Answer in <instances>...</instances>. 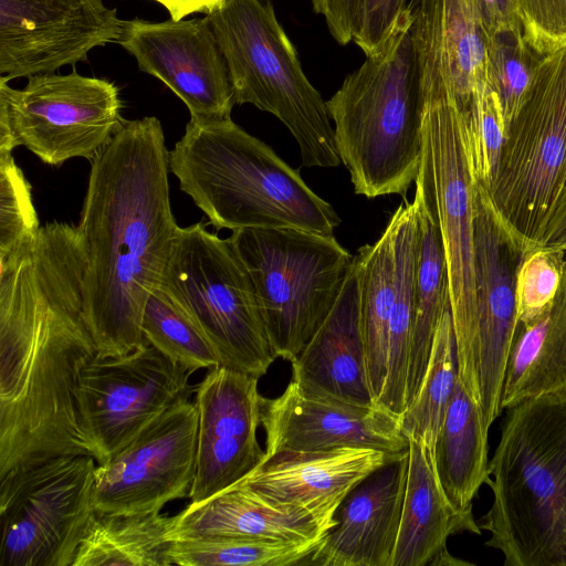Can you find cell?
Listing matches in <instances>:
<instances>
[{
	"label": "cell",
	"mask_w": 566,
	"mask_h": 566,
	"mask_svg": "<svg viewBox=\"0 0 566 566\" xmlns=\"http://www.w3.org/2000/svg\"><path fill=\"white\" fill-rule=\"evenodd\" d=\"M401 453L357 447L280 453L262 462L239 482L274 504L308 512L328 533L336 525L335 513L347 494Z\"/></svg>",
	"instance_id": "44dd1931"
},
{
	"label": "cell",
	"mask_w": 566,
	"mask_h": 566,
	"mask_svg": "<svg viewBox=\"0 0 566 566\" xmlns=\"http://www.w3.org/2000/svg\"><path fill=\"white\" fill-rule=\"evenodd\" d=\"M95 459L57 455L0 478V566H72L94 512Z\"/></svg>",
	"instance_id": "8fae6325"
},
{
	"label": "cell",
	"mask_w": 566,
	"mask_h": 566,
	"mask_svg": "<svg viewBox=\"0 0 566 566\" xmlns=\"http://www.w3.org/2000/svg\"><path fill=\"white\" fill-rule=\"evenodd\" d=\"M124 20L104 0H0V77L54 73L118 41Z\"/></svg>",
	"instance_id": "9a60e30c"
},
{
	"label": "cell",
	"mask_w": 566,
	"mask_h": 566,
	"mask_svg": "<svg viewBox=\"0 0 566 566\" xmlns=\"http://www.w3.org/2000/svg\"><path fill=\"white\" fill-rule=\"evenodd\" d=\"M177 515L94 510L72 566H169Z\"/></svg>",
	"instance_id": "f546056e"
},
{
	"label": "cell",
	"mask_w": 566,
	"mask_h": 566,
	"mask_svg": "<svg viewBox=\"0 0 566 566\" xmlns=\"http://www.w3.org/2000/svg\"><path fill=\"white\" fill-rule=\"evenodd\" d=\"M259 378L216 366L195 389L198 410L196 474L190 503H199L238 483L265 457L256 431L263 397Z\"/></svg>",
	"instance_id": "ac0fdd59"
},
{
	"label": "cell",
	"mask_w": 566,
	"mask_h": 566,
	"mask_svg": "<svg viewBox=\"0 0 566 566\" xmlns=\"http://www.w3.org/2000/svg\"><path fill=\"white\" fill-rule=\"evenodd\" d=\"M40 228L29 181L12 153L0 151V254L33 241Z\"/></svg>",
	"instance_id": "8d00e7d4"
},
{
	"label": "cell",
	"mask_w": 566,
	"mask_h": 566,
	"mask_svg": "<svg viewBox=\"0 0 566 566\" xmlns=\"http://www.w3.org/2000/svg\"><path fill=\"white\" fill-rule=\"evenodd\" d=\"M524 251L474 185V268L480 405L490 428L502 412L505 373L517 328L515 279Z\"/></svg>",
	"instance_id": "e0dca14e"
},
{
	"label": "cell",
	"mask_w": 566,
	"mask_h": 566,
	"mask_svg": "<svg viewBox=\"0 0 566 566\" xmlns=\"http://www.w3.org/2000/svg\"><path fill=\"white\" fill-rule=\"evenodd\" d=\"M479 520L505 566H566V391L507 409Z\"/></svg>",
	"instance_id": "277c9868"
},
{
	"label": "cell",
	"mask_w": 566,
	"mask_h": 566,
	"mask_svg": "<svg viewBox=\"0 0 566 566\" xmlns=\"http://www.w3.org/2000/svg\"><path fill=\"white\" fill-rule=\"evenodd\" d=\"M480 534L473 514L455 512L440 485L431 450L409 439V462L398 535L390 566H426L443 549L450 535Z\"/></svg>",
	"instance_id": "d4e9b609"
},
{
	"label": "cell",
	"mask_w": 566,
	"mask_h": 566,
	"mask_svg": "<svg viewBox=\"0 0 566 566\" xmlns=\"http://www.w3.org/2000/svg\"><path fill=\"white\" fill-rule=\"evenodd\" d=\"M206 18L227 64L234 103L280 119L295 138L304 166H338L326 102L303 71L272 1L222 0Z\"/></svg>",
	"instance_id": "8992f818"
},
{
	"label": "cell",
	"mask_w": 566,
	"mask_h": 566,
	"mask_svg": "<svg viewBox=\"0 0 566 566\" xmlns=\"http://www.w3.org/2000/svg\"><path fill=\"white\" fill-rule=\"evenodd\" d=\"M409 450L360 481L335 513L336 525L306 565L390 566L405 496Z\"/></svg>",
	"instance_id": "7402d4cb"
},
{
	"label": "cell",
	"mask_w": 566,
	"mask_h": 566,
	"mask_svg": "<svg viewBox=\"0 0 566 566\" xmlns=\"http://www.w3.org/2000/svg\"><path fill=\"white\" fill-rule=\"evenodd\" d=\"M191 373L146 343L119 356H94L78 371L77 421L97 464L111 460L195 389Z\"/></svg>",
	"instance_id": "4fadbf2b"
},
{
	"label": "cell",
	"mask_w": 566,
	"mask_h": 566,
	"mask_svg": "<svg viewBox=\"0 0 566 566\" xmlns=\"http://www.w3.org/2000/svg\"><path fill=\"white\" fill-rule=\"evenodd\" d=\"M264 461L280 453L345 447L390 454L409 450L399 417L379 406H357L306 394L294 380L273 399H262ZM263 461V462H264Z\"/></svg>",
	"instance_id": "d6986e66"
},
{
	"label": "cell",
	"mask_w": 566,
	"mask_h": 566,
	"mask_svg": "<svg viewBox=\"0 0 566 566\" xmlns=\"http://www.w3.org/2000/svg\"><path fill=\"white\" fill-rule=\"evenodd\" d=\"M312 515L274 504L238 482L177 514L171 541L200 536H237L285 542H322L326 536Z\"/></svg>",
	"instance_id": "cb8c5ba5"
},
{
	"label": "cell",
	"mask_w": 566,
	"mask_h": 566,
	"mask_svg": "<svg viewBox=\"0 0 566 566\" xmlns=\"http://www.w3.org/2000/svg\"><path fill=\"white\" fill-rule=\"evenodd\" d=\"M255 287L276 357L298 356L332 310L354 256L333 234L249 228L228 238Z\"/></svg>",
	"instance_id": "ba28073f"
},
{
	"label": "cell",
	"mask_w": 566,
	"mask_h": 566,
	"mask_svg": "<svg viewBox=\"0 0 566 566\" xmlns=\"http://www.w3.org/2000/svg\"><path fill=\"white\" fill-rule=\"evenodd\" d=\"M458 378L457 342L449 306L437 327L421 385L399 417L401 431L408 440H420L434 453L437 437Z\"/></svg>",
	"instance_id": "1f68e13d"
},
{
	"label": "cell",
	"mask_w": 566,
	"mask_h": 566,
	"mask_svg": "<svg viewBox=\"0 0 566 566\" xmlns=\"http://www.w3.org/2000/svg\"><path fill=\"white\" fill-rule=\"evenodd\" d=\"M360 324L373 399L377 406L385 385L389 326L395 300L391 234L388 227L374 244L359 248Z\"/></svg>",
	"instance_id": "4dcf8cb0"
},
{
	"label": "cell",
	"mask_w": 566,
	"mask_h": 566,
	"mask_svg": "<svg viewBox=\"0 0 566 566\" xmlns=\"http://www.w3.org/2000/svg\"><path fill=\"white\" fill-rule=\"evenodd\" d=\"M525 41L546 56L566 48V0H516Z\"/></svg>",
	"instance_id": "f35d334b"
},
{
	"label": "cell",
	"mask_w": 566,
	"mask_h": 566,
	"mask_svg": "<svg viewBox=\"0 0 566 566\" xmlns=\"http://www.w3.org/2000/svg\"><path fill=\"white\" fill-rule=\"evenodd\" d=\"M168 154L160 120L146 116L125 120L91 161L76 229L85 256L84 316L96 356L148 343L144 308L160 286L179 229Z\"/></svg>",
	"instance_id": "7a4b0ae2"
},
{
	"label": "cell",
	"mask_w": 566,
	"mask_h": 566,
	"mask_svg": "<svg viewBox=\"0 0 566 566\" xmlns=\"http://www.w3.org/2000/svg\"><path fill=\"white\" fill-rule=\"evenodd\" d=\"M387 227L394 253L395 300L389 326L387 373L377 406L400 417L406 409V385L415 316V281L419 245L417 203L405 202Z\"/></svg>",
	"instance_id": "83f0119b"
},
{
	"label": "cell",
	"mask_w": 566,
	"mask_h": 566,
	"mask_svg": "<svg viewBox=\"0 0 566 566\" xmlns=\"http://www.w3.org/2000/svg\"><path fill=\"white\" fill-rule=\"evenodd\" d=\"M408 6L409 0H359L352 42L365 55L377 52Z\"/></svg>",
	"instance_id": "ab89813d"
},
{
	"label": "cell",
	"mask_w": 566,
	"mask_h": 566,
	"mask_svg": "<svg viewBox=\"0 0 566 566\" xmlns=\"http://www.w3.org/2000/svg\"><path fill=\"white\" fill-rule=\"evenodd\" d=\"M292 364L306 394L374 406L360 324V269L356 255L326 318Z\"/></svg>",
	"instance_id": "603a6c76"
},
{
	"label": "cell",
	"mask_w": 566,
	"mask_h": 566,
	"mask_svg": "<svg viewBox=\"0 0 566 566\" xmlns=\"http://www.w3.org/2000/svg\"><path fill=\"white\" fill-rule=\"evenodd\" d=\"M419 245L415 281V316L406 408L423 379L439 322L450 305L449 276L440 229L432 208L416 188Z\"/></svg>",
	"instance_id": "f1b7e54d"
},
{
	"label": "cell",
	"mask_w": 566,
	"mask_h": 566,
	"mask_svg": "<svg viewBox=\"0 0 566 566\" xmlns=\"http://www.w3.org/2000/svg\"><path fill=\"white\" fill-rule=\"evenodd\" d=\"M117 43L135 57L142 72L161 81L185 103L191 120L231 117L233 90L207 18L124 20Z\"/></svg>",
	"instance_id": "2e32d148"
},
{
	"label": "cell",
	"mask_w": 566,
	"mask_h": 566,
	"mask_svg": "<svg viewBox=\"0 0 566 566\" xmlns=\"http://www.w3.org/2000/svg\"><path fill=\"white\" fill-rule=\"evenodd\" d=\"M535 248L566 251V182L546 214L532 249Z\"/></svg>",
	"instance_id": "60d3db41"
},
{
	"label": "cell",
	"mask_w": 566,
	"mask_h": 566,
	"mask_svg": "<svg viewBox=\"0 0 566 566\" xmlns=\"http://www.w3.org/2000/svg\"><path fill=\"white\" fill-rule=\"evenodd\" d=\"M168 160L180 189L216 229L295 228L333 234L342 222L297 170L231 117L190 119Z\"/></svg>",
	"instance_id": "3957f363"
},
{
	"label": "cell",
	"mask_w": 566,
	"mask_h": 566,
	"mask_svg": "<svg viewBox=\"0 0 566 566\" xmlns=\"http://www.w3.org/2000/svg\"><path fill=\"white\" fill-rule=\"evenodd\" d=\"M322 542L296 543L237 536L180 538L171 541L167 560L169 566L304 565Z\"/></svg>",
	"instance_id": "d6a6232c"
},
{
	"label": "cell",
	"mask_w": 566,
	"mask_h": 566,
	"mask_svg": "<svg viewBox=\"0 0 566 566\" xmlns=\"http://www.w3.org/2000/svg\"><path fill=\"white\" fill-rule=\"evenodd\" d=\"M422 156L415 181L436 216L446 253L459 379L480 403L474 268V185L461 112L446 94H422Z\"/></svg>",
	"instance_id": "9c48e42d"
},
{
	"label": "cell",
	"mask_w": 566,
	"mask_h": 566,
	"mask_svg": "<svg viewBox=\"0 0 566 566\" xmlns=\"http://www.w3.org/2000/svg\"><path fill=\"white\" fill-rule=\"evenodd\" d=\"M167 9L170 18L181 20L192 13L210 12L222 0H154Z\"/></svg>",
	"instance_id": "7bdbcfd3"
},
{
	"label": "cell",
	"mask_w": 566,
	"mask_h": 566,
	"mask_svg": "<svg viewBox=\"0 0 566 566\" xmlns=\"http://www.w3.org/2000/svg\"><path fill=\"white\" fill-rule=\"evenodd\" d=\"M84 272L77 229L65 222L0 255V478L57 455H91L74 398L80 369L96 355Z\"/></svg>",
	"instance_id": "6da1fadb"
},
{
	"label": "cell",
	"mask_w": 566,
	"mask_h": 566,
	"mask_svg": "<svg viewBox=\"0 0 566 566\" xmlns=\"http://www.w3.org/2000/svg\"><path fill=\"white\" fill-rule=\"evenodd\" d=\"M543 57L525 41L522 27L488 36L486 82L500 101L506 132L525 101Z\"/></svg>",
	"instance_id": "e575fe53"
},
{
	"label": "cell",
	"mask_w": 566,
	"mask_h": 566,
	"mask_svg": "<svg viewBox=\"0 0 566 566\" xmlns=\"http://www.w3.org/2000/svg\"><path fill=\"white\" fill-rule=\"evenodd\" d=\"M159 287L207 339L219 366L266 374L276 355L252 279L228 238L201 222L179 227Z\"/></svg>",
	"instance_id": "52a82bcc"
},
{
	"label": "cell",
	"mask_w": 566,
	"mask_h": 566,
	"mask_svg": "<svg viewBox=\"0 0 566 566\" xmlns=\"http://www.w3.org/2000/svg\"><path fill=\"white\" fill-rule=\"evenodd\" d=\"M566 182V48L543 57L506 132L488 192L499 220L524 254L533 248Z\"/></svg>",
	"instance_id": "30bf717a"
},
{
	"label": "cell",
	"mask_w": 566,
	"mask_h": 566,
	"mask_svg": "<svg viewBox=\"0 0 566 566\" xmlns=\"http://www.w3.org/2000/svg\"><path fill=\"white\" fill-rule=\"evenodd\" d=\"M117 86L107 80L44 73L17 90L0 77V151L23 146L46 165L93 160L123 126Z\"/></svg>",
	"instance_id": "7c38bea8"
},
{
	"label": "cell",
	"mask_w": 566,
	"mask_h": 566,
	"mask_svg": "<svg viewBox=\"0 0 566 566\" xmlns=\"http://www.w3.org/2000/svg\"><path fill=\"white\" fill-rule=\"evenodd\" d=\"M488 36L522 27L516 0H475Z\"/></svg>",
	"instance_id": "b9f144b4"
},
{
	"label": "cell",
	"mask_w": 566,
	"mask_h": 566,
	"mask_svg": "<svg viewBox=\"0 0 566 566\" xmlns=\"http://www.w3.org/2000/svg\"><path fill=\"white\" fill-rule=\"evenodd\" d=\"M326 107L355 193L405 195L420 169L424 108L409 6Z\"/></svg>",
	"instance_id": "5b68a950"
},
{
	"label": "cell",
	"mask_w": 566,
	"mask_h": 566,
	"mask_svg": "<svg viewBox=\"0 0 566 566\" xmlns=\"http://www.w3.org/2000/svg\"><path fill=\"white\" fill-rule=\"evenodd\" d=\"M316 10L334 17H347L357 11L359 0H312Z\"/></svg>",
	"instance_id": "ee69618b"
},
{
	"label": "cell",
	"mask_w": 566,
	"mask_h": 566,
	"mask_svg": "<svg viewBox=\"0 0 566 566\" xmlns=\"http://www.w3.org/2000/svg\"><path fill=\"white\" fill-rule=\"evenodd\" d=\"M142 331L151 346L189 373L219 366L207 339L160 287L146 302Z\"/></svg>",
	"instance_id": "836d02e7"
},
{
	"label": "cell",
	"mask_w": 566,
	"mask_h": 566,
	"mask_svg": "<svg viewBox=\"0 0 566 566\" xmlns=\"http://www.w3.org/2000/svg\"><path fill=\"white\" fill-rule=\"evenodd\" d=\"M460 112L473 185L489 191L496 178L506 140V125L500 101L486 83Z\"/></svg>",
	"instance_id": "d590c367"
},
{
	"label": "cell",
	"mask_w": 566,
	"mask_h": 566,
	"mask_svg": "<svg viewBox=\"0 0 566 566\" xmlns=\"http://www.w3.org/2000/svg\"><path fill=\"white\" fill-rule=\"evenodd\" d=\"M560 391H566V261L552 306L534 321L517 324L501 408Z\"/></svg>",
	"instance_id": "484cf974"
},
{
	"label": "cell",
	"mask_w": 566,
	"mask_h": 566,
	"mask_svg": "<svg viewBox=\"0 0 566 566\" xmlns=\"http://www.w3.org/2000/svg\"><path fill=\"white\" fill-rule=\"evenodd\" d=\"M488 432L480 403L458 378L433 458L442 491L460 514H472V501L489 478Z\"/></svg>",
	"instance_id": "4316f807"
},
{
	"label": "cell",
	"mask_w": 566,
	"mask_h": 566,
	"mask_svg": "<svg viewBox=\"0 0 566 566\" xmlns=\"http://www.w3.org/2000/svg\"><path fill=\"white\" fill-rule=\"evenodd\" d=\"M198 410L181 400L111 460L95 468L94 510L157 513L189 496L196 474Z\"/></svg>",
	"instance_id": "5bb4252c"
},
{
	"label": "cell",
	"mask_w": 566,
	"mask_h": 566,
	"mask_svg": "<svg viewBox=\"0 0 566 566\" xmlns=\"http://www.w3.org/2000/svg\"><path fill=\"white\" fill-rule=\"evenodd\" d=\"M429 565L432 566H446V565H470V563L455 559L448 549L440 552Z\"/></svg>",
	"instance_id": "f6af8a7d"
},
{
	"label": "cell",
	"mask_w": 566,
	"mask_h": 566,
	"mask_svg": "<svg viewBox=\"0 0 566 566\" xmlns=\"http://www.w3.org/2000/svg\"><path fill=\"white\" fill-rule=\"evenodd\" d=\"M565 261L566 251L557 249L535 248L523 255L515 279L518 323L532 322L552 306Z\"/></svg>",
	"instance_id": "74e56055"
},
{
	"label": "cell",
	"mask_w": 566,
	"mask_h": 566,
	"mask_svg": "<svg viewBox=\"0 0 566 566\" xmlns=\"http://www.w3.org/2000/svg\"><path fill=\"white\" fill-rule=\"evenodd\" d=\"M421 91L460 109L486 82L488 34L475 0H410Z\"/></svg>",
	"instance_id": "ffe728a7"
}]
</instances>
